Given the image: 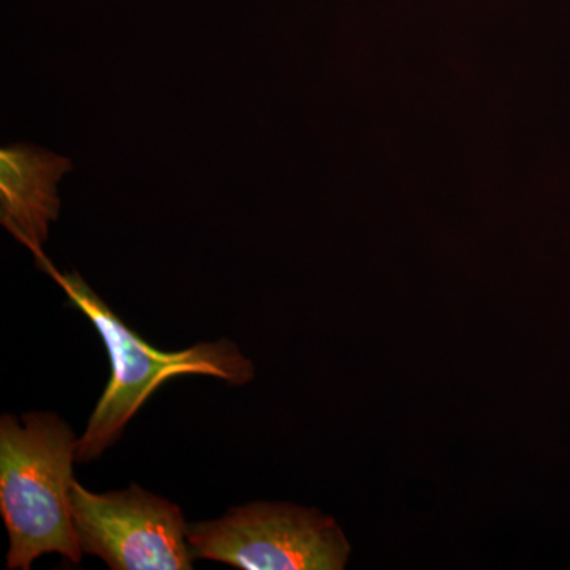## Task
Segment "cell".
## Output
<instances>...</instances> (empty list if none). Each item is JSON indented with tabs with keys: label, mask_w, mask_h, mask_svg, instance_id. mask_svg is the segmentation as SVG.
<instances>
[{
	"label": "cell",
	"mask_w": 570,
	"mask_h": 570,
	"mask_svg": "<svg viewBox=\"0 0 570 570\" xmlns=\"http://www.w3.org/2000/svg\"><path fill=\"white\" fill-rule=\"evenodd\" d=\"M36 264L62 288L70 305L88 317L110 355V382L78 441L77 463H91L110 449L138 409L170 379L200 374L220 379L234 387L253 381V362L234 341L200 343L178 352L159 351L116 316L77 272H58L45 254L36 257Z\"/></svg>",
	"instance_id": "6da1fadb"
},
{
	"label": "cell",
	"mask_w": 570,
	"mask_h": 570,
	"mask_svg": "<svg viewBox=\"0 0 570 570\" xmlns=\"http://www.w3.org/2000/svg\"><path fill=\"white\" fill-rule=\"evenodd\" d=\"M78 439L52 412L0 417V515L9 532L7 569L29 570L41 554L80 564L69 493Z\"/></svg>",
	"instance_id": "7a4b0ae2"
},
{
	"label": "cell",
	"mask_w": 570,
	"mask_h": 570,
	"mask_svg": "<svg viewBox=\"0 0 570 570\" xmlns=\"http://www.w3.org/2000/svg\"><path fill=\"white\" fill-rule=\"evenodd\" d=\"M195 558L242 570H343L352 547L333 517L291 502H250L189 524Z\"/></svg>",
	"instance_id": "3957f363"
},
{
	"label": "cell",
	"mask_w": 570,
	"mask_h": 570,
	"mask_svg": "<svg viewBox=\"0 0 570 570\" xmlns=\"http://www.w3.org/2000/svg\"><path fill=\"white\" fill-rule=\"evenodd\" d=\"M71 523L82 554L100 558L111 570H190V550L181 509L138 485L99 494L73 479Z\"/></svg>",
	"instance_id": "277c9868"
},
{
	"label": "cell",
	"mask_w": 570,
	"mask_h": 570,
	"mask_svg": "<svg viewBox=\"0 0 570 570\" xmlns=\"http://www.w3.org/2000/svg\"><path fill=\"white\" fill-rule=\"evenodd\" d=\"M71 170L70 159L33 145L0 149V224L33 257L45 254L50 224L61 213L58 184Z\"/></svg>",
	"instance_id": "5b68a950"
}]
</instances>
